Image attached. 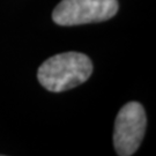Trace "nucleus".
Instances as JSON below:
<instances>
[{"label": "nucleus", "mask_w": 156, "mask_h": 156, "mask_svg": "<svg viewBox=\"0 0 156 156\" xmlns=\"http://www.w3.org/2000/svg\"><path fill=\"white\" fill-rule=\"evenodd\" d=\"M147 118L144 106L138 102H129L118 112L113 146L119 156H131L138 151L145 136Z\"/></svg>", "instance_id": "nucleus-3"}, {"label": "nucleus", "mask_w": 156, "mask_h": 156, "mask_svg": "<svg viewBox=\"0 0 156 156\" xmlns=\"http://www.w3.org/2000/svg\"><path fill=\"white\" fill-rule=\"evenodd\" d=\"M117 12V0H62L52 19L59 26H79L110 20Z\"/></svg>", "instance_id": "nucleus-2"}, {"label": "nucleus", "mask_w": 156, "mask_h": 156, "mask_svg": "<svg viewBox=\"0 0 156 156\" xmlns=\"http://www.w3.org/2000/svg\"><path fill=\"white\" fill-rule=\"evenodd\" d=\"M93 73V62L80 52H65L46 59L37 78L45 89L62 93L86 82Z\"/></svg>", "instance_id": "nucleus-1"}]
</instances>
